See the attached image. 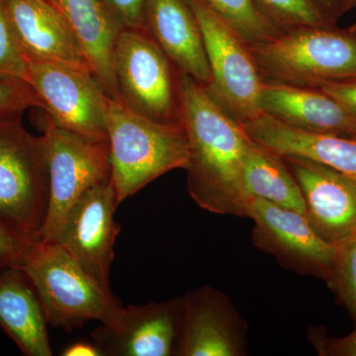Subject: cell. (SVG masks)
<instances>
[{
	"label": "cell",
	"instance_id": "obj_1",
	"mask_svg": "<svg viewBox=\"0 0 356 356\" xmlns=\"http://www.w3.org/2000/svg\"><path fill=\"white\" fill-rule=\"evenodd\" d=\"M179 121L188 138L187 189L199 207L247 217L243 159L252 142L243 126L191 76L177 72Z\"/></svg>",
	"mask_w": 356,
	"mask_h": 356
},
{
	"label": "cell",
	"instance_id": "obj_2",
	"mask_svg": "<svg viewBox=\"0 0 356 356\" xmlns=\"http://www.w3.org/2000/svg\"><path fill=\"white\" fill-rule=\"evenodd\" d=\"M111 181L119 202L188 161L184 126L147 118L108 98L106 115Z\"/></svg>",
	"mask_w": 356,
	"mask_h": 356
},
{
	"label": "cell",
	"instance_id": "obj_3",
	"mask_svg": "<svg viewBox=\"0 0 356 356\" xmlns=\"http://www.w3.org/2000/svg\"><path fill=\"white\" fill-rule=\"evenodd\" d=\"M48 324L72 331L90 321L113 325L123 306L56 242L36 241L21 262Z\"/></svg>",
	"mask_w": 356,
	"mask_h": 356
},
{
	"label": "cell",
	"instance_id": "obj_4",
	"mask_svg": "<svg viewBox=\"0 0 356 356\" xmlns=\"http://www.w3.org/2000/svg\"><path fill=\"white\" fill-rule=\"evenodd\" d=\"M248 49L264 81L318 88L356 79V37L329 26L290 28Z\"/></svg>",
	"mask_w": 356,
	"mask_h": 356
},
{
	"label": "cell",
	"instance_id": "obj_5",
	"mask_svg": "<svg viewBox=\"0 0 356 356\" xmlns=\"http://www.w3.org/2000/svg\"><path fill=\"white\" fill-rule=\"evenodd\" d=\"M21 115L0 118V222L41 240L50 196L43 136L21 123Z\"/></svg>",
	"mask_w": 356,
	"mask_h": 356
},
{
	"label": "cell",
	"instance_id": "obj_6",
	"mask_svg": "<svg viewBox=\"0 0 356 356\" xmlns=\"http://www.w3.org/2000/svg\"><path fill=\"white\" fill-rule=\"evenodd\" d=\"M42 131L50 196L41 240L55 242L70 211L86 192L111 181L108 140L86 137L58 126L46 114Z\"/></svg>",
	"mask_w": 356,
	"mask_h": 356
},
{
	"label": "cell",
	"instance_id": "obj_7",
	"mask_svg": "<svg viewBox=\"0 0 356 356\" xmlns=\"http://www.w3.org/2000/svg\"><path fill=\"white\" fill-rule=\"evenodd\" d=\"M200 26L209 65L211 97L241 125L262 113L264 79L248 44L204 0H187Z\"/></svg>",
	"mask_w": 356,
	"mask_h": 356
},
{
	"label": "cell",
	"instance_id": "obj_8",
	"mask_svg": "<svg viewBox=\"0 0 356 356\" xmlns=\"http://www.w3.org/2000/svg\"><path fill=\"white\" fill-rule=\"evenodd\" d=\"M113 69L119 102L153 120L180 122L177 70L146 29L122 30Z\"/></svg>",
	"mask_w": 356,
	"mask_h": 356
},
{
	"label": "cell",
	"instance_id": "obj_9",
	"mask_svg": "<svg viewBox=\"0 0 356 356\" xmlns=\"http://www.w3.org/2000/svg\"><path fill=\"white\" fill-rule=\"evenodd\" d=\"M27 83L47 116L60 127L98 140L107 138L109 96L92 72L28 60Z\"/></svg>",
	"mask_w": 356,
	"mask_h": 356
},
{
	"label": "cell",
	"instance_id": "obj_10",
	"mask_svg": "<svg viewBox=\"0 0 356 356\" xmlns=\"http://www.w3.org/2000/svg\"><path fill=\"white\" fill-rule=\"evenodd\" d=\"M247 217L254 222L252 242L288 270L330 280L336 259V245L324 240L305 215L252 197Z\"/></svg>",
	"mask_w": 356,
	"mask_h": 356
},
{
	"label": "cell",
	"instance_id": "obj_11",
	"mask_svg": "<svg viewBox=\"0 0 356 356\" xmlns=\"http://www.w3.org/2000/svg\"><path fill=\"white\" fill-rule=\"evenodd\" d=\"M119 204L112 181L90 189L70 211L55 241L107 290H111L114 245L121 229L114 220Z\"/></svg>",
	"mask_w": 356,
	"mask_h": 356
},
{
	"label": "cell",
	"instance_id": "obj_12",
	"mask_svg": "<svg viewBox=\"0 0 356 356\" xmlns=\"http://www.w3.org/2000/svg\"><path fill=\"white\" fill-rule=\"evenodd\" d=\"M248 325L231 298L209 285L181 296L177 355H247Z\"/></svg>",
	"mask_w": 356,
	"mask_h": 356
},
{
	"label": "cell",
	"instance_id": "obj_13",
	"mask_svg": "<svg viewBox=\"0 0 356 356\" xmlns=\"http://www.w3.org/2000/svg\"><path fill=\"white\" fill-rule=\"evenodd\" d=\"M181 327V297L146 305L123 307L113 325L91 334L102 355H177Z\"/></svg>",
	"mask_w": 356,
	"mask_h": 356
},
{
	"label": "cell",
	"instance_id": "obj_14",
	"mask_svg": "<svg viewBox=\"0 0 356 356\" xmlns=\"http://www.w3.org/2000/svg\"><path fill=\"white\" fill-rule=\"evenodd\" d=\"M283 159L301 189L305 216L318 235L337 245L355 233L356 180L308 159Z\"/></svg>",
	"mask_w": 356,
	"mask_h": 356
},
{
	"label": "cell",
	"instance_id": "obj_15",
	"mask_svg": "<svg viewBox=\"0 0 356 356\" xmlns=\"http://www.w3.org/2000/svg\"><path fill=\"white\" fill-rule=\"evenodd\" d=\"M27 60L91 72L67 20L49 0H2Z\"/></svg>",
	"mask_w": 356,
	"mask_h": 356
},
{
	"label": "cell",
	"instance_id": "obj_16",
	"mask_svg": "<svg viewBox=\"0 0 356 356\" xmlns=\"http://www.w3.org/2000/svg\"><path fill=\"white\" fill-rule=\"evenodd\" d=\"M259 104L290 127L356 138V117L321 89L264 81Z\"/></svg>",
	"mask_w": 356,
	"mask_h": 356
},
{
	"label": "cell",
	"instance_id": "obj_17",
	"mask_svg": "<svg viewBox=\"0 0 356 356\" xmlns=\"http://www.w3.org/2000/svg\"><path fill=\"white\" fill-rule=\"evenodd\" d=\"M243 127L250 139L283 158L308 159L356 180V138L300 130L266 113Z\"/></svg>",
	"mask_w": 356,
	"mask_h": 356
},
{
	"label": "cell",
	"instance_id": "obj_18",
	"mask_svg": "<svg viewBox=\"0 0 356 356\" xmlns=\"http://www.w3.org/2000/svg\"><path fill=\"white\" fill-rule=\"evenodd\" d=\"M145 28L178 72L210 83L202 33L187 0H147Z\"/></svg>",
	"mask_w": 356,
	"mask_h": 356
},
{
	"label": "cell",
	"instance_id": "obj_19",
	"mask_svg": "<svg viewBox=\"0 0 356 356\" xmlns=\"http://www.w3.org/2000/svg\"><path fill=\"white\" fill-rule=\"evenodd\" d=\"M67 20L93 76L112 99L119 102L113 55L123 26L102 0H51Z\"/></svg>",
	"mask_w": 356,
	"mask_h": 356
},
{
	"label": "cell",
	"instance_id": "obj_20",
	"mask_svg": "<svg viewBox=\"0 0 356 356\" xmlns=\"http://www.w3.org/2000/svg\"><path fill=\"white\" fill-rule=\"evenodd\" d=\"M48 321L31 281L19 267L0 270V327L26 356H51Z\"/></svg>",
	"mask_w": 356,
	"mask_h": 356
},
{
	"label": "cell",
	"instance_id": "obj_21",
	"mask_svg": "<svg viewBox=\"0 0 356 356\" xmlns=\"http://www.w3.org/2000/svg\"><path fill=\"white\" fill-rule=\"evenodd\" d=\"M243 182L250 198H261L305 215V202L284 159L252 140L243 159Z\"/></svg>",
	"mask_w": 356,
	"mask_h": 356
},
{
	"label": "cell",
	"instance_id": "obj_22",
	"mask_svg": "<svg viewBox=\"0 0 356 356\" xmlns=\"http://www.w3.org/2000/svg\"><path fill=\"white\" fill-rule=\"evenodd\" d=\"M248 44L264 43L282 30L269 19L254 0H204Z\"/></svg>",
	"mask_w": 356,
	"mask_h": 356
},
{
	"label": "cell",
	"instance_id": "obj_23",
	"mask_svg": "<svg viewBox=\"0 0 356 356\" xmlns=\"http://www.w3.org/2000/svg\"><path fill=\"white\" fill-rule=\"evenodd\" d=\"M281 30L303 26H329L330 21L315 0H254Z\"/></svg>",
	"mask_w": 356,
	"mask_h": 356
},
{
	"label": "cell",
	"instance_id": "obj_24",
	"mask_svg": "<svg viewBox=\"0 0 356 356\" xmlns=\"http://www.w3.org/2000/svg\"><path fill=\"white\" fill-rule=\"evenodd\" d=\"M336 247V259L327 284L356 323V232Z\"/></svg>",
	"mask_w": 356,
	"mask_h": 356
},
{
	"label": "cell",
	"instance_id": "obj_25",
	"mask_svg": "<svg viewBox=\"0 0 356 356\" xmlns=\"http://www.w3.org/2000/svg\"><path fill=\"white\" fill-rule=\"evenodd\" d=\"M0 76L28 81V60L14 35L3 1L0 0Z\"/></svg>",
	"mask_w": 356,
	"mask_h": 356
},
{
	"label": "cell",
	"instance_id": "obj_26",
	"mask_svg": "<svg viewBox=\"0 0 356 356\" xmlns=\"http://www.w3.org/2000/svg\"><path fill=\"white\" fill-rule=\"evenodd\" d=\"M30 107L42 108L30 84L22 79L0 76V118L22 114Z\"/></svg>",
	"mask_w": 356,
	"mask_h": 356
},
{
	"label": "cell",
	"instance_id": "obj_27",
	"mask_svg": "<svg viewBox=\"0 0 356 356\" xmlns=\"http://www.w3.org/2000/svg\"><path fill=\"white\" fill-rule=\"evenodd\" d=\"M36 241L38 240L21 235L0 222V270L7 267L19 266Z\"/></svg>",
	"mask_w": 356,
	"mask_h": 356
},
{
	"label": "cell",
	"instance_id": "obj_28",
	"mask_svg": "<svg viewBox=\"0 0 356 356\" xmlns=\"http://www.w3.org/2000/svg\"><path fill=\"white\" fill-rule=\"evenodd\" d=\"M124 28L146 29L145 13L147 0H102Z\"/></svg>",
	"mask_w": 356,
	"mask_h": 356
},
{
	"label": "cell",
	"instance_id": "obj_29",
	"mask_svg": "<svg viewBox=\"0 0 356 356\" xmlns=\"http://www.w3.org/2000/svg\"><path fill=\"white\" fill-rule=\"evenodd\" d=\"M309 339L315 346L318 355L325 356H356V323L355 329L348 336L327 337L321 334L318 330H311Z\"/></svg>",
	"mask_w": 356,
	"mask_h": 356
},
{
	"label": "cell",
	"instance_id": "obj_30",
	"mask_svg": "<svg viewBox=\"0 0 356 356\" xmlns=\"http://www.w3.org/2000/svg\"><path fill=\"white\" fill-rule=\"evenodd\" d=\"M318 88L336 100L348 113L356 117V79L325 83L320 84Z\"/></svg>",
	"mask_w": 356,
	"mask_h": 356
},
{
	"label": "cell",
	"instance_id": "obj_31",
	"mask_svg": "<svg viewBox=\"0 0 356 356\" xmlns=\"http://www.w3.org/2000/svg\"><path fill=\"white\" fill-rule=\"evenodd\" d=\"M63 356H102L99 348L93 341H79L69 344L60 353Z\"/></svg>",
	"mask_w": 356,
	"mask_h": 356
},
{
	"label": "cell",
	"instance_id": "obj_32",
	"mask_svg": "<svg viewBox=\"0 0 356 356\" xmlns=\"http://www.w3.org/2000/svg\"><path fill=\"white\" fill-rule=\"evenodd\" d=\"M315 2L330 21L348 10L351 6L350 0H315Z\"/></svg>",
	"mask_w": 356,
	"mask_h": 356
},
{
	"label": "cell",
	"instance_id": "obj_33",
	"mask_svg": "<svg viewBox=\"0 0 356 356\" xmlns=\"http://www.w3.org/2000/svg\"><path fill=\"white\" fill-rule=\"evenodd\" d=\"M350 1L351 2V4L356 3V0H350Z\"/></svg>",
	"mask_w": 356,
	"mask_h": 356
},
{
	"label": "cell",
	"instance_id": "obj_34",
	"mask_svg": "<svg viewBox=\"0 0 356 356\" xmlns=\"http://www.w3.org/2000/svg\"><path fill=\"white\" fill-rule=\"evenodd\" d=\"M49 1H51V0H49Z\"/></svg>",
	"mask_w": 356,
	"mask_h": 356
}]
</instances>
